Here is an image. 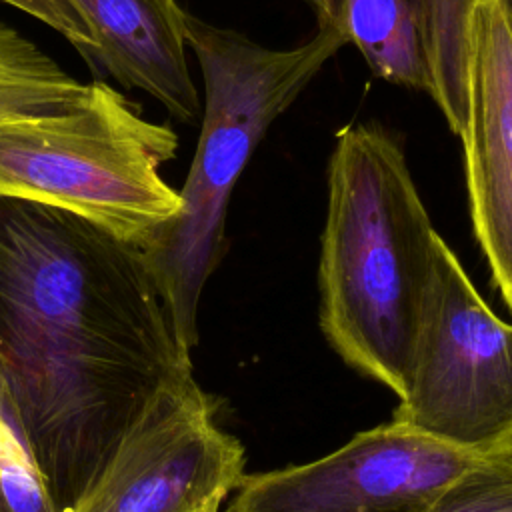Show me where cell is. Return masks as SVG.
<instances>
[{"label":"cell","instance_id":"cell-1","mask_svg":"<svg viewBox=\"0 0 512 512\" xmlns=\"http://www.w3.org/2000/svg\"><path fill=\"white\" fill-rule=\"evenodd\" d=\"M192 374L144 250L68 210L0 196V406L58 512L168 382Z\"/></svg>","mask_w":512,"mask_h":512},{"label":"cell","instance_id":"cell-15","mask_svg":"<svg viewBox=\"0 0 512 512\" xmlns=\"http://www.w3.org/2000/svg\"><path fill=\"white\" fill-rule=\"evenodd\" d=\"M308 2L316 16L318 26H336L342 30V0H304Z\"/></svg>","mask_w":512,"mask_h":512},{"label":"cell","instance_id":"cell-14","mask_svg":"<svg viewBox=\"0 0 512 512\" xmlns=\"http://www.w3.org/2000/svg\"><path fill=\"white\" fill-rule=\"evenodd\" d=\"M34 18L42 20L56 32H60L68 42H72L86 60L92 62L94 58V36L90 26L86 24L80 10L74 6L72 0H4Z\"/></svg>","mask_w":512,"mask_h":512},{"label":"cell","instance_id":"cell-5","mask_svg":"<svg viewBox=\"0 0 512 512\" xmlns=\"http://www.w3.org/2000/svg\"><path fill=\"white\" fill-rule=\"evenodd\" d=\"M392 422L480 458L512 450V322L490 310L440 234Z\"/></svg>","mask_w":512,"mask_h":512},{"label":"cell","instance_id":"cell-16","mask_svg":"<svg viewBox=\"0 0 512 512\" xmlns=\"http://www.w3.org/2000/svg\"><path fill=\"white\" fill-rule=\"evenodd\" d=\"M218 510H220V504H212V506H208V508H204L200 512H218Z\"/></svg>","mask_w":512,"mask_h":512},{"label":"cell","instance_id":"cell-11","mask_svg":"<svg viewBox=\"0 0 512 512\" xmlns=\"http://www.w3.org/2000/svg\"><path fill=\"white\" fill-rule=\"evenodd\" d=\"M90 84L70 76L16 28L0 22V122L52 116L86 102Z\"/></svg>","mask_w":512,"mask_h":512},{"label":"cell","instance_id":"cell-12","mask_svg":"<svg viewBox=\"0 0 512 512\" xmlns=\"http://www.w3.org/2000/svg\"><path fill=\"white\" fill-rule=\"evenodd\" d=\"M424 512H512V450L478 458Z\"/></svg>","mask_w":512,"mask_h":512},{"label":"cell","instance_id":"cell-7","mask_svg":"<svg viewBox=\"0 0 512 512\" xmlns=\"http://www.w3.org/2000/svg\"><path fill=\"white\" fill-rule=\"evenodd\" d=\"M478 458L390 420L318 460L244 474L226 512H424Z\"/></svg>","mask_w":512,"mask_h":512},{"label":"cell","instance_id":"cell-3","mask_svg":"<svg viewBox=\"0 0 512 512\" xmlns=\"http://www.w3.org/2000/svg\"><path fill=\"white\" fill-rule=\"evenodd\" d=\"M184 36L204 80L200 138L180 190V212L142 250L176 334L192 352L202 290L228 248L226 208L234 184L270 124L346 44V36L336 26H318L310 40L272 50L188 12Z\"/></svg>","mask_w":512,"mask_h":512},{"label":"cell","instance_id":"cell-9","mask_svg":"<svg viewBox=\"0 0 512 512\" xmlns=\"http://www.w3.org/2000/svg\"><path fill=\"white\" fill-rule=\"evenodd\" d=\"M94 36V62L122 86L156 98L176 120L202 116L176 0H72Z\"/></svg>","mask_w":512,"mask_h":512},{"label":"cell","instance_id":"cell-10","mask_svg":"<svg viewBox=\"0 0 512 512\" xmlns=\"http://www.w3.org/2000/svg\"><path fill=\"white\" fill-rule=\"evenodd\" d=\"M342 32L374 76L430 94V70L414 0H342Z\"/></svg>","mask_w":512,"mask_h":512},{"label":"cell","instance_id":"cell-4","mask_svg":"<svg viewBox=\"0 0 512 512\" xmlns=\"http://www.w3.org/2000/svg\"><path fill=\"white\" fill-rule=\"evenodd\" d=\"M176 150L168 124L94 80L74 110L0 122V196L68 210L144 248L182 208L160 174Z\"/></svg>","mask_w":512,"mask_h":512},{"label":"cell","instance_id":"cell-8","mask_svg":"<svg viewBox=\"0 0 512 512\" xmlns=\"http://www.w3.org/2000/svg\"><path fill=\"white\" fill-rule=\"evenodd\" d=\"M470 218L512 314V0H470L462 22V126Z\"/></svg>","mask_w":512,"mask_h":512},{"label":"cell","instance_id":"cell-6","mask_svg":"<svg viewBox=\"0 0 512 512\" xmlns=\"http://www.w3.org/2000/svg\"><path fill=\"white\" fill-rule=\"evenodd\" d=\"M192 374L164 384L66 512H200L234 492L244 448Z\"/></svg>","mask_w":512,"mask_h":512},{"label":"cell","instance_id":"cell-2","mask_svg":"<svg viewBox=\"0 0 512 512\" xmlns=\"http://www.w3.org/2000/svg\"><path fill=\"white\" fill-rule=\"evenodd\" d=\"M436 230L400 144L374 124L336 134L320 246V328L354 370L404 398Z\"/></svg>","mask_w":512,"mask_h":512},{"label":"cell","instance_id":"cell-13","mask_svg":"<svg viewBox=\"0 0 512 512\" xmlns=\"http://www.w3.org/2000/svg\"><path fill=\"white\" fill-rule=\"evenodd\" d=\"M0 496L4 512H58L18 428L0 406Z\"/></svg>","mask_w":512,"mask_h":512}]
</instances>
